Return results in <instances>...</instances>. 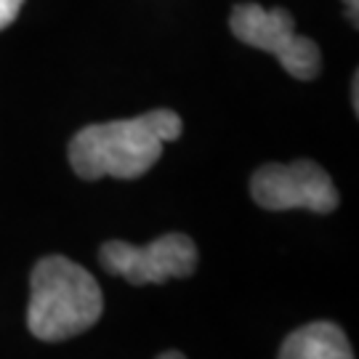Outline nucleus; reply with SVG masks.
I'll list each match as a JSON object with an SVG mask.
<instances>
[{
	"label": "nucleus",
	"instance_id": "9",
	"mask_svg": "<svg viewBox=\"0 0 359 359\" xmlns=\"http://www.w3.org/2000/svg\"><path fill=\"white\" fill-rule=\"evenodd\" d=\"M157 359H187L181 351H165V354H160Z\"/></svg>",
	"mask_w": 359,
	"mask_h": 359
},
{
	"label": "nucleus",
	"instance_id": "3",
	"mask_svg": "<svg viewBox=\"0 0 359 359\" xmlns=\"http://www.w3.org/2000/svg\"><path fill=\"white\" fill-rule=\"evenodd\" d=\"M229 27L234 38L277 56L287 75L298 80H314L322 69V53L317 43L295 32V22L285 8H264L258 3H240L231 8Z\"/></svg>",
	"mask_w": 359,
	"mask_h": 359
},
{
	"label": "nucleus",
	"instance_id": "8",
	"mask_svg": "<svg viewBox=\"0 0 359 359\" xmlns=\"http://www.w3.org/2000/svg\"><path fill=\"white\" fill-rule=\"evenodd\" d=\"M344 6H346V16L348 22H351V27H359V3L357 0H344Z\"/></svg>",
	"mask_w": 359,
	"mask_h": 359
},
{
	"label": "nucleus",
	"instance_id": "1",
	"mask_svg": "<svg viewBox=\"0 0 359 359\" xmlns=\"http://www.w3.org/2000/svg\"><path fill=\"white\" fill-rule=\"evenodd\" d=\"M184 123L170 109L130 120L86 126L69 142V165L80 179H139L163 157V144L176 142Z\"/></svg>",
	"mask_w": 359,
	"mask_h": 359
},
{
	"label": "nucleus",
	"instance_id": "7",
	"mask_svg": "<svg viewBox=\"0 0 359 359\" xmlns=\"http://www.w3.org/2000/svg\"><path fill=\"white\" fill-rule=\"evenodd\" d=\"M22 3H25V0H0V29H6V27L19 16Z\"/></svg>",
	"mask_w": 359,
	"mask_h": 359
},
{
	"label": "nucleus",
	"instance_id": "5",
	"mask_svg": "<svg viewBox=\"0 0 359 359\" xmlns=\"http://www.w3.org/2000/svg\"><path fill=\"white\" fill-rule=\"evenodd\" d=\"M250 194L264 210L306 208L314 213H330L338 208V189L327 170L314 160H295L290 165L258 168L250 179Z\"/></svg>",
	"mask_w": 359,
	"mask_h": 359
},
{
	"label": "nucleus",
	"instance_id": "4",
	"mask_svg": "<svg viewBox=\"0 0 359 359\" xmlns=\"http://www.w3.org/2000/svg\"><path fill=\"white\" fill-rule=\"evenodd\" d=\"M99 261L109 274H120L130 285H163L170 277L194 274L197 248L192 237L170 231L142 248L123 240H109L102 245Z\"/></svg>",
	"mask_w": 359,
	"mask_h": 359
},
{
	"label": "nucleus",
	"instance_id": "6",
	"mask_svg": "<svg viewBox=\"0 0 359 359\" xmlns=\"http://www.w3.org/2000/svg\"><path fill=\"white\" fill-rule=\"evenodd\" d=\"M277 359H354V351L335 322H311L285 338Z\"/></svg>",
	"mask_w": 359,
	"mask_h": 359
},
{
	"label": "nucleus",
	"instance_id": "2",
	"mask_svg": "<svg viewBox=\"0 0 359 359\" xmlns=\"http://www.w3.org/2000/svg\"><path fill=\"white\" fill-rule=\"evenodd\" d=\"M27 327L38 341L59 344L90 330L104 311V295L88 269L65 256L40 258L29 277Z\"/></svg>",
	"mask_w": 359,
	"mask_h": 359
}]
</instances>
